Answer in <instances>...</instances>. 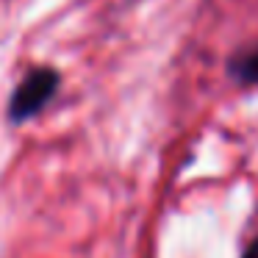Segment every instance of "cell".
Returning <instances> with one entry per match:
<instances>
[{
	"label": "cell",
	"mask_w": 258,
	"mask_h": 258,
	"mask_svg": "<svg viewBox=\"0 0 258 258\" xmlns=\"http://www.w3.org/2000/svg\"><path fill=\"white\" fill-rule=\"evenodd\" d=\"M61 89V73L53 64H36L25 70V75L17 81L6 103V117L12 125H25L28 119L39 117Z\"/></svg>",
	"instance_id": "1"
},
{
	"label": "cell",
	"mask_w": 258,
	"mask_h": 258,
	"mask_svg": "<svg viewBox=\"0 0 258 258\" xmlns=\"http://www.w3.org/2000/svg\"><path fill=\"white\" fill-rule=\"evenodd\" d=\"M241 258H258V241H252V244L244 250V255H241Z\"/></svg>",
	"instance_id": "3"
},
{
	"label": "cell",
	"mask_w": 258,
	"mask_h": 258,
	"mask_svg": "<svg viewBox=\"0 0 258 258\" xmlns=\"http://www.w3.org/2000/svg\"><path fill=\"white\" fill-rule=\"evenodd\" d=\"M228 73L241 86H258V42L230 56Z\"/></svg>",
	"instance_id": "2"
}]
</instances>
